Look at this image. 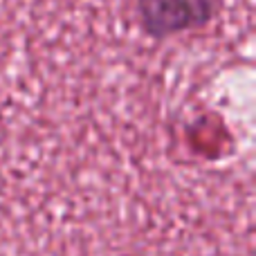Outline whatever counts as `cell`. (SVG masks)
<instances>
[{"label":"cell","instance_id":"cell-1","mask_svg":"<svg viewBox=\"0 0 256 256\" xmlns=\"http://www.w3.org/2000/svg\"><path fill=\"white\" fill-rule=\"evenodd\" d=\"M220 0H135V20L155 40L202 32L216 20Z\"/></svg>","mask_w":256,"mask_h":256}]
</instances>
